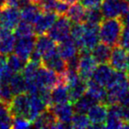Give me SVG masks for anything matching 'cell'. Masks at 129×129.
<instances>
[{
    "mask_svg": "<svg viewBox=\"0 0 129 129\" xmlns=\"http://www.w3.org/2000/svg\"><path fill=\"white\" fill-rule=\"evenodd\" d=\"M107 97L105 104L108 105L118 104L122 97L129 91V75L126 72L115 71L110 82L106 86Z\"/></svg>",
    "mask_w": 129,
    "mask_h": 129,
    "instance_id": "1",
    "label": "cell"
},
{
    "mask_svg": "<svg viewBox=\"0 0 129 129\" xmlns=\"http://www.w3.org/2000/svg\"><path fill=\"white\" fill-rule=\"evenodd\" d=\"M123 27L124 23L121 18L104 19L99 25L100 41L111 47L117 45Z\"/></svg>",
    "mask_w": 129,
    "mask_h": 129,
    "instance_id": "2",
    "label": "cell"
},
{
    "mask_svg": "<svg viewBox=\"0 0 129 129\" xmlns=\"http://www.w3.org/2000/svg\"><path fill=\"white\" fill-rule=\"evenodd\" d=\"M61 82H66L64 75H60L54 71L43 67L41 64V67L38 69L36 78V83L38 91L40 89L51 90L52 88H54Z\"/></svg>",
    "mask_w": 129,
    "mask_h": 129,
    "instance_id": "3",
    "label": "cell"
},
{
    "mask_svg": "<svg viewBox=\"0 0 129 129\" xmlns=\"http://www.w3.org/2000/svg\"><path fill=\"white\" fill-rule=\"evenodd\" d=\"M104 19L123 18L129 12L127 0H103L100 6Z\"/></svg>",
    "mask_w": 129,
    "mask_h": 129,
    "instance_id": "4",
    "label": "cell"
},
{
    "mask_svg": "<svg viewBox=\"0 0 129 129\" xmlns=\"http://www.w3.org/2000/svg\"><path fill=\"white\" fill-rule=\"evenodd\" d=\"M71 26L72 22L66 15L58 16L47 34L53 41L56 42V43H58L70 36Z\"/></svg>",
    "mask_w": 129,
    "mask_h": 129,
    "instance_id": "5",
    "label": "cell"
},
{
    "mask_svg": "<svg viewBox=\"0 0 129 129\" xmlns=\"http://www.w3.org/2000/svg\"><path fill=\"white\" fill-rule=\"evenodd\" d=\"M57 48L56 42L53 41L50 37L49 35L43 34L37 36L36 40V45L33 50L32 54L29 57V59L36 62H42V57L47 54L48 52L51 51L52 50ZM28 59V60H29Z\"/></svg>",
    "mask_w": 129,
    "mask_h": 129,
    "instance_id": "6",
    "label": "cell"
},
{
    "mask_svg": "<svg viewBox=\"0 0 129 129\" xmlns=\"http://www.w3.org/2000/svg\"><path fill=\"white\" fill-rule=\"evenodd\" d=\"M41 64L43 67L50 69L60 75H64L67 71V61L61 57L57 48L45 54L42 57Z\"/></svg>",
    "mask_w": 129,
    "mask_h": 129,
    "instance_id": "7",
    "label": "cell"
},
{
    "mask_svg": "<svg viewBox=\"0 0 129 129\" xmlns=\"http://www.w3.org/2000/svg\"><path fill=\"white\" fill-rule=\"evenodd\" d=\"M80 62L78 67V74L83 81H88L91 79L92 74L97 66L96 61L94 59L91 51L80 50Z\"/></svg>",
    "mask_w": 129,
    "mask_h": 129,
    "instance_id": "8",
    "label": "cell"
},
{
    "mask_svg": "<svg viewBox=\"0 0 129 129\" xmlns=\"http://www.w3.org/2000/svg\"><path fill=\"white\" fill-rule=\"evenodd\" d=\"M10 110L13 117H23L28 119L29 99L28 93L14 95L9 103ZM29 120V119H28Z\"/></svg>",
    "mask_w": 129,
    "mask_h": 129,
    "instance_id": "9",
    "label": "cell"
},
{
    "mask_svg": "<svg viewBox=\"0 0 129 129\" xmlns=\"http://www.w3.org/2000/svg\"><path fill=\"white\" fill-rule=\"evenodd\" d=\"M85 24V23H84ZM100 42L99 26L85 24V30L81 42L78 44L80 50L91 51L92 49Z\"/></svg>",
    "mask_w": 129,
    "mask_h": 129,
    "instance_id": "10",
    "label": "cell"
},
{
    "mask_svg": "<svg viewBox=\"0 0 129 129\" xmlns=\"http://www.w3.org/2000/svg\"><path fill=\"white\" fill-rule=\"evenodd\" d=\"M90 122V128H104V123L108 115V104L105 103H96L87 113Z\"/></svg>",
    "mask_w": 129,
    "mask_h": 129,
    "instance_id": "11",
    "label": "cell"
},
{
    "mask_svg": "<svg viewBox=\"0 0 129 129\" xmlns=\"http://www.w3.org/2000/svg\"><path fill=\"white\" fill-rule=\"evenodd\" d=\"M36 40V35L17 38L16 42H15L14 49H13L14 54L18 55L24 60L28 61L29 57L35 49Z\"/></svg>",
    "mask_w": 129,
    "mask_h": 129,
    "instance_id": "12",
    "label": "cell"
},
{
    "mask_svg": "<svg viewBox=\"0 0 129 129\" xmlns=\"http://www.w3.org/2000/svg\"><path fill=\"white\" fill-rule=\"evenodd\" d=\"M21 20L20 11L19 8L4 6L1 8V27L14 30L15 27Z\"/></svg>",
    "mask_w": 129,
    "mask_h": 129,
    "instance_id": "13",
    "label": "cell"
},
{
    "mask_svg": "<svg viewBox=\"0 0 129 129\" xmlns=\"http://www.w3.org/2000/svg\"><path fill=\"white\" fill-rule=\"evenodd\" d=\"M127 55L126 50L122 48L118 44L113 46L110 57L109 64L115 71L126 72L127 68Z\"/></svg>",
    "mask_w": 129,
    "mask_h": 129,
    "instance_id": "14",
    "label": "cell"
},
{
    "mask_svg": "<svg viewBox=\"0 0 129 129\" xmlns=\"http://www.w3.org/2000/svg\"><path fill=\"white\" fill-rule=\"evenodd\" d=\"M52 111H53L54 115H55L57 120L64 123L71 124V120L75 113L74 109V105L71 102L67 103H62V104H52V105L49 106Z\"/></svg>",
    "mask_w": 129,
    "mask_h": 129,
    "instance_id": "15",
    "label": "cell"
},
{
    "mask_svg": "<svg viewBox=\"0 0 129 129\" xmlns=\"http://www.w3.org/2000/svg\"><path fill=\"white\" fill-rule=\"evenodd\" d=\"M58 18V15L53 12H43L41 16L37 20V21L34 24L35 34L39 35L47 34L50 28L52 27L57 19Z\"/></svg>",
    "mask_w": 129,
    "mask_h": 129,
    "instance_id": "16",
    "label": "cell"
},
{
    "mask_svg": "<svg viewBox=\"0 0 129 129\" xmlns=\"http://www.w3.org/2000/svg\"><path fill=\"white\" fill-rule=\"evenodd\" d=\"M15 42V35L13 30L0 27V55L8 56L13 51Z\"/></svg>",
    "mask_w": 129,
    "mask_h": 129,
    "instance_id": "17",
    "label": "cell"
},
{
    "mask_svg": "<svg viewBox=\"0 0 129 129\" xmlns=\"http://www.w3.org/2000/svg\"><path fill=\"white\" fill-rule=\"evenodd\" d=\"M115 70L112 67L108 64V63L104 64H97L93 74H92L91 80L97 82L102 86L106 87L110 82Z\"/></svg>",
    "mask_w": 129,
    "mask_h": 129,
    "instance_id": "18",
    "label": "cell"
},
{
    "mask_svg": "<svg viewBox=\"0 0 129 129\" xmlns=\"http://www.w3.org/2000/svg\"><path fill=\"white\" fill-rule=\"evenodd\" d=\"M123 119L120 112V104H114L108 105V115L104 123V128H123Z\"/></svg>",
    "mask_w": 129,
    "mask_h": 129,
    "instance_id": "19",
    "label": "cell"
},
{
    "mask_svg": "<svg viewBox=\"0 0 129 129\" xmlns=\"http://www.w3.org/2000/svg\"><path fill=\"white\" fill-rule=\"evenodd\" d=\"M29 99V112L28 119L31 122L38 116L41 112L49 107L48 104L43 101V99L37 93H28Z\"/></svg>",
    "mask_w": 129,
    "mask_h": 129,
    "instance_id": "20",
    "label": "cell"
},
{
    "mask_svg": "<svg viewBox=\"0 0 129 129\" xmlns=\"http://www.w3.org/2000/svg\"><path fill=\"white\" fill-rule=\"evenodd\" d=\"M57 44H58L57 46V51L66 61L68 60L69 58H71L74 56H75L80 51L77 43H75V41L73 38H71V36H69L68 38H67L64 41L58 43Z\"/></svg>",
    "mask_w": 129,
    "mask_h": 129,
    "instance_id": "21",
    "label": "cell"
},
{
    "mask_svg": "<svg viewBox=\"0 0 129 129\" xmlns=\"http://www.w3.org/2000/svg\"><path fill=\"white\" fill-rule=\"evenodd\" d=\"M20 11L21 20H25V21L28 22L32 25H34L37 21V20L43 13L39 5L32 2L20 8Z\"/></svg>",
    "mask_w": 129,
    "mask_h": 129,
    "instance_id": "22",
    "label": "cell"
},
{
    "mask_svg": "<svg viewBox=\"0 0 129 129\" xmlns=\"http://www.w3.org/2000/svg\"><path fill=\"white\" fill-rule=\"evenodd\" d=\"M56 122L57 118L53 111L50 107H48L33 120L32 126L36 128H52Z\"/></svg>",
    "mask_w": 129,
    "mask_h": 129,
    "instance_id": "23",
    "label": "cell"
},
{
    "mask_svg": "<svg viewBox=\"0 0 129 129\" xmlns=\"http://www.w3.org/2000/svg\"><path fill=\"white\" fill-rule=\"evenodd\" d=\"M86 94L90 95L97 103H105L107 97V89L106 87L102 86L90 79L87 81Z\"/></svg>",
    "mask_w": 129,
    "mask_h": 129,
    "instance_id": "24",
    "label": "cell"
},
{
    "mask_svg": "<svg viewBox=\"0 0 129 129\" xmlns=\"http://www.w3.org/2000/svg\"><path fill=\"white\" fill-rule=\"evenodd\" d=\"M86 10L87 9L81 3H73L69 6L66 16L72 23H84Z\"/></svg>",
    "mask_w": 129,
    "mask_h": 129,
    "instance_id": "25",
    "label": "cell"
},
{
    "mask_svg": "<svg viewBox=\"0 0 129 129\" xmlns=\"http://www.w3.org/2000/svg\"><path fill=\"white\" fill-rule=\"evenodd\" d=\"M111 47L104 43H98L91 50V54L97 64L109 63Z\"/></svg>",
    "mask_w": 129,
    "mask_h": 129,
    "instance_id": "26",
    "label": "cell"
},
{
    "mask_svg": "<svg viewBox=\"0 0 129 129\" xmlns=\"http://www.w3.org/2000/svg\"><path fill=\"white\" fill-rule=\"evenodd\" d=\"M50 101L52 104H62L69 101L68 87L66 82H61L50 90Z\"/></svg>",
    "mask_w": 129,
    "mask_h": 129,
    "instance_id": "27",
    "label": "cell"
},
{
    "mask_svg": "<svg viewBox=\"0 0 129 129\" xmlns=\"http://www.w3.org/2000/svg\"><path fill=\"white\" fill-rule=\"evenodd\" d=\"M13 116L10 110L9 103L0 99V128H12Z\"/></svg>",
    "mask_w": 129,
    "mask_h": 129,
    "instance_id": "28",
    "label": "cell"
},
{
    "mask_svg": "<svg viewBox=\"0 0 129 129\" xmlns=\"http://www.w3.org/2000/svg\"><path fill=\"white\" fill-rule=\"evenodd\" d=\"M8 84H9V87L13 92V95L27 92L26 81L21 73L13 74L8 81Z\"/></svg>",
    "mask_w": 129,
    "mask_h": 129,
    "instance_id": "29",
    "label": "cell"
},
{
    "mask_svg": "<svg viewBox=\"0 0 129 129\" xmlns=\"http://www.w3.org/2000/svg\"><path fill=\"white\" fill-rule=\"evenodd\" d=\"M96 103V101L94 98H92L90 95H88V94H85L81 97H80L78 100H76L73 104H74V109L75 112L86 113L87 114L90 108Z\"/></svg>",
    "mask_w": 129,
    "mask_h": 129,
    "instance_id": "30",
    "label": "cell"
},
{
    "mask_svg": "<svg viewBox=\"0 0 129 129\" xmlns=\"http://www.w3.org/2000/svg\"><path fill=\"white\" fill-rule=\"evenodd\" d=\"M104 20V15L101 12L100 7L90 8V9L86 10V15H85L84 20L85 24L99 26Z\"/></svg>",
    "mask_w": 129,
    "mask_h": 129,
    "instance_id": "31",
    "label": "cell"
},
{
    "mask_svg": "<svg viewBox=\"0 0 129 129\" xmlns=\"http://www.w3.org/2000/svg\"><path fill=\"white\" fill-rule=\"evenodd\" d=\"M6 60H7L8 67L13 74L21 73L26 63L27 62L16 54H9L8 56H6Z\"/></svg>",
    "mask_w": 129,
    "mask_h": 129,
    "instance_id": "32",
    "label": "cell"
},
{
    "mask_svg": "<svg viewBox=\"0 0 129 129\" xmlns=\"http://www.w3.org/2000/svg\"><path fill=\"white\" fill-rule=\"evenodd\" d=\"M71 126L72 128H90L91 127V122L88 118L86 113L75 112L71 120Z\"/></svg>",
    "mask_w": 129,
    "mask_h": 129,
    "instance_id": "33",
    "label": "cell"
},
{
    "mask_svg": "<svg viewBox=\"0 0 129 129\" xmlns=\"http://www.w3.org/2000/svg\"><path fill=\"white\" fill-rule=\"evenodd\" d=\"M13 31H14V35L16 36V38L25 37V36L36 35L35 34L34 25L22 20L19 22V24L17 25V27H15V29Z\"/></svg>",
    "mask_w": 129,
    "mask_h": 129,
    "instance_id": "34",
    "label": "cell"
},
{
    "mask_svg": "<svg viewBox=\"0 0 129 129\" xmlns=\"http://www.w3.org/2000/svg\"><path fill=\"white\" fill-rule=\"evenodd\" d=\"M85 30V24L84 23H73L71 26L70 36L71 38L75 41L77 45L81 42V39L83 36V33Z\"/></svg>",
    "mask_w": 129,
    "mask_h": 129,
    "instance_id": "35",
    "label": "cell"
},
{
    "mask_svg": "<svg viewBox=\"0 0 129 129\" xmlns=\"http://www.w3.org/2000/svg\"><path fill=\"white\" fill-rule=\"evenodd\" d=\"M30 126H32V122L27 119V118H23V117H13L12 128L22 129L27 128V127Z\"/></svg>",
    "mask_w": 129,
    "mask_h": 129,
    "instance_id": "36",
    "label": "cell"
},
{
    "mask_svg": "<svg viewBox=\"0 0 129 129\" xmlns=\"http://www.w3.org/2000/svg\"><path fill=\"white\" fill-rule=\"evenodd\" d=\"M118 44L126 50L127 51L129 50V27L125 26L123 27Z\"/></svg>",
    "mask_w": 129,
    "mask_h": 129,
    "instance_id": "37",
    "label": "cell"
},
{
    "mask_svg": "<svg viewBox=\"0 0 129 129\" xmlns=\"http://www.w3.org/2000/svg\"><path fill=\"white\" fill-rule=\"evenodd\" d=\"M103 0H80V3L84 6L86 9L90 8L100 7Z\"/></svg>",
    "mask_w": 129,
    "mask_h": 129,
    "instance_id": "38",
    "label": "cell"
},
{
    "mask_svg": "<svg viewBox=\"0 0 129 129\" xmlns=\"http://www.w3.org/2000/svg\"><path fill=\"white\" fill-rule=\"evenodd\" d=\"M120 112L124 123H129V104H120Z\"/></svg>",
    "mask_w": 129,
    "mask_h": 129,
    "instance_id": "39",
    "label": "cell"
},
{
    "mask_svg": "<svg viewBox=\"0 0 129 129\" xmlns=\"http://www.w3.org/2000/svg\"><path fill=\"white\" fill-rule=\"evenodd\" d=\"M121 19H122V20H123L124 26H127V27H129V12Z\"/></svg>",
    "mask_w": 129,
    "mask_h": 129,
    "instance_id": "40",
    "label": "cell"
},
{
    "mask_svg": "<svg viewBox=\"0 0 129 129\" xmlns=\"http://www.w3.org/2000/svg\"><path fill=\"white\" fill-rule=\"evenodd\" d=\"M126 73L129 75V50H128V55H127V68H126Z\"/></svg>",
    "mask_w": 129,
    "mask_h": 129,
    "instance_id": "41",
    "label": "cell"
},
{
    "mask_svg": "<svg viewBox=\"0 0 129 129\" xmlns=\"http://www.w3.org/2000/svg\"><path fill=\"white\" fill-rule=\"evenodd\" d=\"M6 0H0V9L5 6V5H6Z\"/></svg>",
    "mask_w": 129,
    "mask_h": 129,
    "instance_id": "42",
    "label": "cell"
},
{
    "mask_svg": "<svg viewBox=\"0 0 129 129\" xmlns=\"http://www.w3.org/2000/svg\"><path fill=\"white\" fill-rule=\"evenodd\" d=\"M66 2H67L68 4H73V3H75V2H78L80 0H64Z\"/></svg>",
    "mask_w": 129,
    "mask_h": 129,
    "instance_id": "43",
    "label": "cell"
},
{
    "mask_svg": "<svg viewBox=\"0 0 129 129\" xmlns=\"http://www.w3.org/2000/svg\"><path fill=\"white\" fill-rule=\"evenodd\" d=\"M32 3H36V4H38L39 5V3L41 2V0H30Z\"/></svg>",
    "mask_w": 129,
    "mask_h": 129,
    "instance_id": "44",
    "label": "cell"
},
{
    "mask_svg": "<svg viewBox=\"0 0 129 129\" xmlns=\"http://www.w3.org/2000/svg\"><path fill=\"white\" fill-rule=\"evenodd\" d=\"M0 27H1V9H0Z\"/></svg>",
    "mask_w": 129,
    "mask_h": 129,
    "instance_id": "45",
    "label": "cell"
}]
</instances>
